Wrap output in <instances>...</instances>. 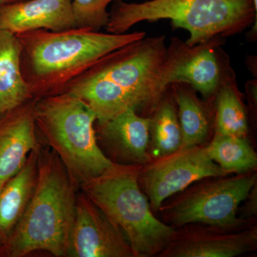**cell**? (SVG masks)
I'll list each match as a JSON object with an SVG mask.
<instances>
[{"label":"cell","instance_id":"cell-1","mask_svg":"<svg viewBox=\"0 0 257 257\" xmlns=\"http://www.w3.org/2000/svg\"><path fill=\"white\" fill-rule=\"evenodd\" d=\"M191 47L177 37L167 46L164 35L145 37L104 56L59 93L84 101L96 123L130 109L150 116Z\"/></svg>","mask_w":257,"mask_h":257},{"label":"cell","instance_id":"cell-2","mask_svg":"<svg viewBox=\"0 0 257 257\" xmlns=\"http://www.w3.org/2000/svg\"><path fill=\"white\" fill-rule=\"evenodd\" d=\"M21 42V71L34 99L58 94L69 82L113 51L146 37L145 32L104 33L75 28L32 30Z\"/></svg>","mask_w":257,"mask_h":257},{"label":"cell","instance_id":"cell-3","mask_svg":"<svg viewBox=\"0 0 257 257\" xmlns=\"http://www.w3.org/2000/svg\"><path fill=\"white\" fill-rule=\"evenodd\" d=\"M76 187L59 157L40 149L36 187L0 257H23L36 251L67 256L75 216Z\"/></svg>","mask_w":257,"mask_h":257},{"label":"cell","instance_id":"cell-4","mask_svg":"<svg viewBox=\"0 0 257 257\" xmlns=\"http://www.w3.org/2000/svg\"><path fill=\"white\" fill-rule=\"evenodd\" d=\"M160 20H170L174 28L187 30L185 43L193 47L215 37L235 36L252 25L251 32L256 37L257 6L253 0H117L105 29L109 33L124 34L142 22Z\"/></svg>","mask_w":257,"mask_h":257},{"label":"cell","instance_id":"cell-5","mask_svg":"<svg viewBox=\"0 0 257 257\" xmlns=\"http://www.w3.org/2000/svg\"><path fill=\"white\" fill-rule=\"evenodd\" d=\"M142 165L116 164L80 186L124 235L136 257L160 255L176 234L154 215L139 182ZM158 255V256H159Z\"/></svg>","mask_w":257,"mask_h":257},{"label":"cell","instance_id":"cell-6","mask_svg":"<svg viewBox=\"0 0 257 257\" xmlns=\"http://www.w3.org/2000/svg\"><path fill=\"white\" fill-rule=\"evenodd\" d=\"M35 116L37 128L75 187L115 165L98 145L95 113L79 98L67 93L37 98Z\"/></svg>","mask_w":257,"mask_h":257},{"label":"cell","instance_id":"cell-7","mask_svg":"<svg viewBox=\"0 0 257 257\" xmlns=\"http://www.w3.org/2000/svg\"><path fill=\"white\" fill-rule=\"evenodd\" d=\"M254 171L233 177L201 179L181 192L168 205L161 207L172 226L202 224L234 230L243 224L238 217L240 206L256 185Z\"/></svg>","mask_w":257,"mask_h":257},{"label":"cell","instance_id":"cell-8","mask_svg":"<svg viewBox=\"0 0 257 257\" xmlns=\"http://www.w3.org/2000/svg\"><path fill=\"white\" fill-rule=\"evenodd\" d=\"M229 175L211 160L205 147L197 146L182 149L143 166L139 182L152 210L157 212L166 200L198 181Z\"/></svg>","mask_w":257,"mask_h":257},{"label":"cell","instance_id":"cell-9","mask_svg":"<svg viewBox=\"0 0 257 257\" xmlns=\"http://www.w3.org/2000/svg\"><path fill=\"white\" fill-rule=\"evenodd\" d=\"M67 256L136 257L121 230L83 192L77 196Z\"/></svg>","mask_w":257,"mask_h":257},{"label":"cell","instance_id":"cell-10","mask_svg":"<svg viewBox=\"0 0 257 257\" xmlns=\"http://www.w3.org/2000/svg\"><path fill=\"white\" fill-rule=\"evenodd\" d=\"M256 226L233 231L209 227L175 236L159 255L162 257H234L256 249Z\"/></svg>","mask_w":257,"mask_h":257},{"label":"cell","instance_id":"cell-11","mask_svg":"<svg viewBox=\"0 0 257 257\" xmlns=\"http://www.w3.org/2000/svg\"><path fill=\"white\" fill-rule=\"evenodd\" d=\"M35 99L0 115V187L23 168L40 148L37 138Z\"/></svg>","mask_w":257,"mask_h":257},{"label":"cell","instance_id":"cell-12","mask_svg":"<svg viewBox=\"0 0 257 257\" xmlns=\"http://www.w3.org/2000/svg\"><path fill=\"white\" fill-rule=\"evenodd\" d=\"M225 38L215 37L191 47L176 70L173 82L188 84L207 101L214 100L223 83L236 75L229 56L223 50Z\"/></svg>","mask_w":257,"mask_h":257},{"label":"cell","instance_id":"cell-13","mask_svg":"<svg viewBox=\"0 0 257 257\" xmlns=\"http://www.w3.org/2000/svg\"><path fill=\"white\" fill-rule=\"evenodd\" d=\"M72 0H25L0 8V28L15 35L75 28Z\"/></svg>","mask_w":257,"mask_h":257},{"label":"cell","instance_id":"cell-14","mask_svg":"<svg viewBox=\"0 0 257 257\" xmlns=\"http://www.w3.org/2000/svg\"><path fill=\"white\" fill-rule=\"evenodd\" d=\"M96 124V133L116 156L128 162L127 165L145 166L151 162L149 153L150 116H141L130 109Z\"/></svg>","mask_w":257,"mask_h":257},{"label":"cell","instance_id":"cell-15","mask_svg":"<svg viewBox=\"0 0 257 257\" xmlns=\"http://www.w3.org/2000/svg\"><path fill=\"white\" fill-rule=\"evenodd\" d=\"M40 149L29 155L25 165L0 187V245L21 219L36 187Z\"/></svg>","mask_w":257,"mask_h":257},{"label":"cell","instance_id":"cell-16","mask_svg":"<svg viewBox=\"0 0 257 257\" xmlns=\"http://www.w3.org/2000/svg\"><path fill=\"white\" fill-rule=\"evenodd\" d=\"M21 42L0 28V115L34 99L21 71Z\"/></svg>","mask_w":257,"mask_h":257},{"label":"cell","instance_id":"cell-17","mask_svg":"<svg viewBox=\"0 0 257 257\" xmlns=\"http://www.w3.org/2000/svg\"><path fill=\"white\" fill-rule=\"evenodd\" d=\"M170 89L182 130L181 150L200 146L207 141L211 127L207 104L198 98L197 92L187 83H172Z\"/></svg>","mask_w":257,"mask_h":257},{"label":"cell","instance_id":"cell-18","mask_svg":"<svg viewBox=\"0 0 257 257\" xmlns=\"http://www.w3.org/2000/svg\"><path fill=\"white\" fill-rule=\"evenodd\" d=\"M150 117L149 153L151 158L168 156L181 150L182 130L170 86Z\"/></svg>","mask_w":257,"mask_h":257},{"label":"cell","instance_id":"cell-19","mask_svg":"<svg viewBox=\"0 0 257 257\" xmlns=\"http://www.w3.org/2000/svg\"><path fill=\"white\" fill-rule=\"evenodd\" d=\"M215 133L247 137V114L242 95L237 87L236 75L226 79L215 97Z\"/></svg>","mask_w":257,"mask_h":257},{"label":"cell","instance_id":"cell-20","mask_svg":"<svg viewBox=\"0 0 257 257\" xmlns=\"http://www.w3.org/2000/svg\"><path fill=\"white\" fill-rule=\"evenodd\" d=\"M205 148L211 160L230 174L246 173L256 167V153L247 137L215 133Z\"/></svg>","mask_w":257,"mask_h":257},{"label":"cell","instance_id":"cell-21","mask_svg":"<svg viewBox=\"0 0 257 257\" xmlns=\"http://www.w3.org/2000/svg\"><path fill=\"white\" fill-rule=\"evenodd\" d=\"M117 0H72L76 28L99 31L105 28L109 19L108 5Z\"/></svg>","mask_w":257,"mask_h":257},{"label":"cell","instance_id":"cell-22","mask_svg":"<svg viewBox=\"0 0 257 257\" xmlns=\"http://www.w3.org/2000/svg\"><path fill=\"white\" fill-rule=\"evenodd\" d=\"M248 202L245 205L243 211V221L251 216L256 215V185L253 187L247 197Z\"/></svg>","mask_w":257,"mask_h":257},{"label":"cell","instance_id":"cell-23","mask_svg":"<svg viewBox=\"0 0 257 257\" xmlns=\"http://www.w3.org/2000/svg\"><path fill=\"white\" fill-rule=\"evenodd\" d=\"M25 0H0V8L5 5L14 4V3H20Z\"/></svg>","mask_w":257,"mask_h":257},{"label":"cell","instance_id":"cell-24","mask_svg":"<svg viewBox=\"0 0 257 257\" xmlns=\"http://www.w3.org/2000/svg\"><path fill=\"white\" fill-rule=\"evenodd\" d=\"M253 3H254L255 5L257 6V0H253Z\"/></svg>","mask_w":257,"mask_h":257}]
</instances>
